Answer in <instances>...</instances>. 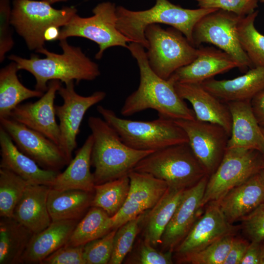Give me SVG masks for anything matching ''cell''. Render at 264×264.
I'll list each match as a JSON object with an SVG mask.
<instances>
[{
    "label": "cell",
    "mask_w": 264,
    "mask_h": 264,
    "mask_svg": "<svg viewBox=\"0 0 264 264\" xmlns=\"http://www.w3.org/2000/svg\"><path fill=\"white\" fill-rule=\"evenodd\" d=\"M127 49L137 62L140 80L137 88L125 99L121 109V115L129 116L153 109L159 117L173 120L196 119L193 109L179 96L174 84L159 77L151 68L144 47L131 42Z\"/></svg>",
    "instance_id": "1"
},
{
    "label": "cell",
    "mask_w": 264,
    "mask_h": 264,
    "mask_svg": "<svg viewBox=\"0 0 264 264\" xmlns=\"http://www.w3.org/2000/svg\"><path fill=\"white\" fill-rule=\"evenodd\" d=\"M59 41L62 54L44 47L37 53L44 55V58L35 55L30 59L15 55L8 57L17 64L19 70H26L34 77L36 90L44 93L51 80H59L65 84L71 81L79 84L81 81H93L100 75L98 65L87 56L80 47L71 45L66 39Z\"/></svg>",
    "instance_id": "2"
},
{
    "label": "cell",
    "mask_w": 264,
    "mask_h": 264,
    "mask_svg": "<svg viewBox=\"0 0 264 264\" xmlns=\"http://www.w3.org/2000/svg\"><path fill=\"white\" fill-rule=\"evenodd\" d=\"M218 10L184 8L168 0H156L152 7L141 11H132L118 6L116 10L117 27L131 42L139 44L145 49L148 47L145 29L152 24L170 25L180 31L192 44L193 32L196 24L205 16Z\"/></svg>",
    "instance_id": "3"
},
{
    "label": "cell",
    "mask_w": 264,
    "mask_h": 264,
    "mask_svg": "<svg viewBox=\"0 0 264 264\" xmlns=\"http://www.w3.org/2000/svg\"><path fill=\"white\" fill-rule=\"evenodd\" d=\"M88 124L93 137L91 162L95 184L128 176L139 161L154 152L130 148L102 118L90 116Z\"/></svg>",
    "instance_id": "4"
},
{
    "label": "cell",
    "mask_w": 264,
    "mask_h": 264,
    "mask_svg": "<svg viewBox=\"0 0 264 264\" xmlns=\"http://www.w3.org/2000/svg\"><path fill=\"white\" fill-rule=\"evenodd\" d=\"M98 112L131 148L156 151L166 147L188 143L184 130L174 120L159 117L151 121H138L118 117L112 110L99 105Z\"/></svg>",
    "instance_id": "5"
},
{
    "label": "cell",
    "mask_w": 264,
    "mask_h": 264,
    "mask_svg": "<svg viewBox=\"0 0 264 264\" xmlns=\"http://www.w3.org/2000/svg\"><path fill=\"white\" fill-rule=\"evenodd\" d=\"M133 170L150 174L177 190L192 187L207 175L188 143L154 151L139 161Z\"/></svg>",
    "instance_id": "6"
},
{
    "label": "cell",
    "mask_w": 264,
    "mask_h": 264,
    "mask_svg": "<svg viewBox=\"0 0 264 264\" xmlns=\"http://www.w3.org/2000/svg\"><path fill=\"white\" fill-rule=\"evenodd\" d=\"M77 11L74 6L55 9L42 0H13L11 23L28 49L37 52L44 47L47 29L52 26H65Z\"/></svg>",
    "instance_id": "7"
},
{
    "label": "cell",
    "mask_w": 264,
    "mask_h": 264,
    "mask_svg": "<svg viewBox=\"0 0 264 264\" xmlns=\"http://www.w3.org/2000/svg\"><path fill=\"white\" fill-rule=\"evenodd\" d=\"M145 35L148 42L146 55L149 65L164 79H168L197 56L198 48L174 27L164 29L158 24H150L145 29Z\"/></svg>",
    "instance_id": "8"
},
{
    "label": "cell",
    "mask_w": 264,
    "mask_h": 264,
    "mask_svg": "<svg viewBox=\"0 0 264 264\" xmlns=\"http://www.w3.org/2000/svg\"><path fill=\"white\" fill-rule=\"evenodd\" d=\"M116 6L114 3L106 1L97 4L92 10L93 15L81 17L76 14L60 30L59 40L71 37L89 39L98 45L95 55L100 59L105 51L113 46L128 48L130 40L117 27Z\"/></svg>",
    "instance_id": "9"
},
{
    "label": "cell",
    "mask_w": 264,
    "mask_h": 264,
    "mask_svg": "<svg viewBox=\"0 0 264 264\" xmlns=\"http://www.w3.org/2000/svg\"><path fill=\"white\" fill-rule=\"evenodd\" d=\"M262 169L260 152L253 150L226 149L218 167L208 178L201 207L219 200L230 190Z\"/></svg>",
    "instance_id": "10"
},
{
    "label": "cell",
    "mask_w": 264,
    "mask_h": 264,
    "mask_svg": "<svg viewBox=\"0 0 264 264\" xmlns=\"http://www.w3.org/2000/svg\"><path fill=\"white\" fill-rule=\"evenodd\" d=\"M234 13L218 10L201 19L193 32L194 46L202 43L213 44L235 60L244 70L252 65L240 43L238 25L241 18Z\"/></svg>",
    "instance_id": "11"
},
{
    "label": "cell",
    "mask_w": 264,
    "mask_h": 264,
    "mask_svg": "<svg viewBox=\"0 0 264 264\" xmlns=\"http://www.w3.org/2000/svg\"><path fill=\"white\" fill-rule=\"evenodd\" d=\"M57 93L63 100L61 105H55L56 115L59 121V146L69 163L77 146V137L85 113L90 108L103 100L106 93L96 91L87 96L79 95L75 90L74 81L62 85Z\"/></svg>",
    "instance_id": "12"
},
{
    "label": "cell",
    "mask_w": 264,
    "mask_h": 264,
    "mask_svg": "<svg viewBox=\"0 0 264 264\" xmlns=\"http://www.w3.org/2000/svg\"><path fill=\"white\" fill-rule=\"evenodd\" d=\"M174 121L184 130L194 155L207 175H211L222 159L229 134L220 125L196 119Z\"/></svg>",
    "instance_id": "13"
},
{
    "label": "cell",
    "mask_w": 264,
    "mask_h": 264,
    "mask_svg": "<svg viewBox=\"0 0 264 264\" xmlns=\"http://www.w3.org/2000/svg\"><path fill=\"white\" fill-rule=\"evenodd\" d=\"M0 126L18 149L42 168L60 171L68 165L59 146L43 134L10 117L0 119Z\"/></svg>",
    "instance_id": "14"
},
{
    "label": "cell",
    "mask_w": 264,
    "mask_h": 264,
    "mask_svg": "<svg viewBox=\"0 0 264 264\" xmlns=\"http://www.w3.org/2000/svg\"><path fill=\"white\" fill-rule=\"evenodd\" d=\"M128 176L130 186L127 199L111 217L113 229L152 209L169 188L166 182L147 173L132 170Z\"/></svg>",
    "instance_id": "15"
},
{
    "label": "cell",
    "mask_w": 264,
    "mask_h": 264,
    "mask_svg": "<svg viewBox=\"0 0 264 264\" xmlns=\"http://www.w3.org/2000/svg\"><path fill=\"white\" fill-rule=\"evenodd\" d=\"M61 86L59 80L49 81L47 90L39 100L20 104L9 117L43 134L59 146L60 129L55 117L54 101Z\"/></svg>",
    "instance_id": "16"
},
{
    "label": "cell",
    "mask_w": 264,
    "mask_h": 264,
    "mask_svg": "<svg viewBox=\"0 0 264 264\" xmlns=\"http://www.w3.org/2000/svg\"><path fill=\"white\" fill-rule=\"evenodd\" d=\"M209 176L184 190L181 198L162 237L164 251L173 252L184 239L200 215Z\"/></svg>",
    "instance_id": "17"
},
{
    "label": "cell",
    "mask_w": 264,
    "mask_h": 264,
    "mask_svg": "<svg viewBox=\"0 0 264 264\" xmlns=\"http://www.w3.org/2000/svg\"><path fill=\"white\" fill-rule=\"evenodd\" d=\"M235 228L226 219L216 201L209 203L175 251L177 258L199 251L217 240L232 235Z\"/></svg>",
    "instance_id": "18"
},
{
    "label": "cell",
    "mask_w": 264,
    "mask_h": 264,
    "mask_svg": "<svg viewBox=\"0 0 264 264\" xmlns=\"http://www.w3.org/2000/svg\"><path fill=\"white\" fill-rule=\"evenodd\" d=\"M239 67L237 62L223 51L212 47H201L191 63L176 70L168 79L173 84H201L216 75Z\"/></svg>",
    "instance_id": "19"
},
{
    "label": "cell",
    "mask_w": 264,
    "mask_h": 264,
    "mask_svg": "<svg viewBox=\"0 0 264 264\" xmlns=\"http://www.w3.org/2000/svg\"><path fill=\"white\" fill-rule=\"evenodd\" d=\"M232 126L227 149L253 150L264 154V135L252 110L250 100L226 103Z\"/></svg>",
    "instance_id": "20"
},
{
    "label": "cell",
    "mask_w": 264,
    "mask_h": 264,
    "mask_svg": "<svg viewBox=\"0 0 264 264\" xmlns=\"http://www.w3.org/2000/svg\"><path fill=\"white\" fill-rule=\"evenodd\" d=\"M174 86L179 96L192 106L196 119L220 125L230 135L232 119L227 105L201 84L176 83Z\"/></svg>",
    "instance_id": "21"
},
{
    "label": "cell",
    "mask_w": 264,
    "mask_h": 264,
    "mask_svg": "<svg viewBox=\"0 0 264 264\" xmlns=\"http://www.w3.org/2000/svg\"><path fill=\"white\" fill-rule=\"evenodd\" d=\"M0 168L10 170L28 183L51 186L60 171L44 169L20 151L0 126Z\"/></svg>",
    "instance_id": "22"
},
{
    "label": "cell",
    "mask_w": 264,
    "mask_h": 264,
    "mask_svg": "<svg viewBox=\"0 0 264 264\" xmlns=\"http://www.w3.org/2000/svg\"><path fill=\"white\" fill-rule=\"evenodd\" d=\"M230 223L242 219L264 202V181L258 173L216 201Z\"/></svg>",
    "instance_id": "23"
},
{
    "label": "cell",
    "mask_w": 264,
    "mask_h": 264,
    "mask_svg": "<svg viewBox=\"0 0 264 264\" xmlns=\"http://www.w3.org/2000/svg\"><path fill=\"white\" fill-rule=\"evenodd\" d=\"M50 186L28 183L16 205L13 217L15 220L37 234L51 223L47 207Z\"/></svg>",
    "instance_id": "24"
},
{
    "label": "cell",
    "mask_w": 264,
    "mask_h": 264,
    "mask_svg": "<svg viewBox=\"0 0 264 264\" xmlns=\"http://www.w3.org/2000/svg\"><path fill=\"white\" fill-rule=\"evenodd\" d=\"M202 86L222 102L251 100L264 88V67H254L244 74L229 80L211 78Z\"/></svg>",
    "instance_id": "25"
},
{
    "label": "cell",
    "mask_w": 264,
    "mask_h": 264,
    "mask_svg": "<svg viewBox=\"0 0 264 264\" xmlns=\"http://www.w3.org/2000/svg\"><path fill=\"white\" fill-rule=\"evenodd\" d=\"M79 220L51 221L33 236L22 259V264H41L51 254L66 244Z\"/></svg>",
    "instance_id": "26"
},
{
    "label": "cell",
    "mask_w": 264,
    "mask_h": 264,
    "mask_svg": "<svg viewBox=\"0 0 264 264\" xmlns=\"http://www.w3.org/2000/svg\"><path fill=\"white\" fill-rule=\"evenodd\" d=\"M92 145L93 137L90 134L77 151L66 170L57 175L50 186L51 188L94 192L95 184L93 174L90 171Z\"/></svg>",
    "instance_id": "27"
},
{
    "label": "cell",
    "mask_w": 264,
    "mask_h": 264,
    "mask_svg": "<svg viewBox=\"0 0 264 264\" xmlns=\"http://www.w3.org/2000/svg\"><path fill=\"white\" fill-rule=\"evenodd\" d=\"M185 190L168 188L158 202L145 213L144 237L154 246L161 243L163 234L171 220Z\"/></svg>",
    "instance_id": "28"
},
{
    "label": "cell",
    "mask_w": 264,
    "mask_h": 264,
    "mask_svg": "<svg viewBox=\"0 0 264 264\" xmlns=\"http://www.w3.org/2000/svg\"><path fill=\"white\" fill-rule=\"evenodd\" d=\"M94 194L80 190L50 188L47 207L52 221L80 220L91 206Z\"/></svg>",
    "instance_id": "29"
},
{
    "label": "cell",
    "mask_w": 264,
    "mask_h": 264,
    "mask_svg": "<svg viewBox=\"0 0 264 264\" xmlns=\"http://www.w3.org/2000/svg\"><path fill=\"white\" fill-rule=\"evenodd\" d=\"M34 234L13 218L0 217V264H22Z\"/></svg>",
    "instance_id": "30"
},
{
    "label": "cell",
    "mask_w": 264,
    "mask_h": 264,
    "mask_svg": "<svg viewBox=\"0 0 264 264\" xmlns=\"http://www.w3.org/2000/svg\"><path fill=\"white\" fill-rule=\"evenodd\" d=\"M18 70L13 61L0 70V119L9 117L12 111L22 101L41 97L44 94L23 86L18 78Z\"/></svg>",
    "instance_id": "31"
},
{
    "label": "cell",
    "mask_w": 264,
    "mask_h": 264,
    "mask_svg": "<svg viewBox=\"0 0 264 264\" xmlns=\"http://www.w3.org/2000/svg\"><path fill=\"white\" fill-rule=\"evenodd\" d=\"M113 229L111 217L102 209L94 206L78 222L67 244L85 245L100 238Z\"/></svg>",
    "instance_id": "32"
},
{
    "label": "cell",
    "mask_w": 264,
    "mask_h": 264,
    "mask_svg": "<svg viewBox=\"0 0 264 264\" xmlns=\"http://www.w3.org/2000/svg\"><path fill=\"white\" fill-rule=\"evenodd\" d=\"M130 186L128 176L95 184L91 206L100 208L113 217L122 207Z\"/></svg>",
    "instance_id": "33"
},
{
    "label": "cell",
    "mask_w": 264,
    "mask_h": 264,
    "mask_svg": "<svg viewBox=\"0 0 264 264\" xmlns=\"http://www.w3.org/2000/svg\"><path fill=\"white\" fill-rule=\"evenodd\" d=\"M258 12L242 17L238 34L241 45L254 67H264V35L256 28L254 22Z\"/></svg>",
    "instance_id": "34"
},
{
    "label": "cell",
    "mask_w": 264,
    "mask_h": 264,
    "mask_svg": "<svg viewBox=\"0 0 264 264\" xmlns=\"http://www.w3.org/2000/svg\"><path fill=\"white\" fill-rule=\"evenodd\" d=\"M28 182L7 169L0 168V216L12 218L15 208Z\"/></svg>",
    "instance_id": "35"
},
{
    "label": "cell",
    "mask_w": 264,
    "mask_h": 264,
    "mask_svg": "<svg viewBox=\"0 0 264 264\" xmlns=\"http://www.w3.org/2000/svg\"><path fill=\"white\" fill-rule=\"evenodd\" d=\"M145 213L127 221L117 229L109 264H121L131 251L135 238L139 232L140 225Z\"/></svg>",
    "instance_id": "36"
},
{
    "label": "cell",
    "mask_w": 264,
    "mask_h": 264,
    "mask_svg": "<svg viewBox=\"0 0 264 264\" xmlns=\"http://www.w3.org/2000/svg\"><path fill=\"white\" fill-rule=\"evenodd\" d=\"M234 237L225 236L197 252L177 258L181 263L223 264L231 247Z\"/></svg>",
    "instance_id": "37"
},
{
    "label": "cell",
    "mask_w": 264,
    "mask_h": 264,
    "mask_svg": "<svg viewBox=\"0 0 264 264\" xmlns=\"http://www.w3.org/2000/svg\"><path fill=\"white\" fill-rule=\"evenodd\" d=\"M116 230L112 229L104 236L84 245V254L86 264H109Z\"/></svg>",
    "instance_id": "38"
},
{
    "label": "cell",
    "mask_w": 264,
    "mask_h": 264,
    "mask_svg": "<svg viewBox=\"0 0 264 264\" xmlns=\"http://www.w3.org/2000/svg\"><path fill=\"white\" fill-rule=\"evenodd\" d=\"M199 8H214L244 17L253 12L258 0H195Z\"/></svg>",
    "instance_id": "39"
},
{
    "label": "cell",
    "mask_w": 264,
    "mask_h": 264,
    "mask_svg": "<svg viewBox=\"0 0 264 264\" xmlns=\"http://www.w3.org/2000/svg\"><path fill=\"white\" fill-rule=\"evenodd\" d=\"M172 252L158 251L144 238L139 242L136 252L130 262L135 264H172L173 263Z\"/></svg>",
    "instance_id": "40"
},
{
    "label": "cell",
    "mask_w": 264,
    "mask_h": 264,
    "mask_svg": "<svg viewBox=\"0 0 264 264\" xmlns=\"http://www.w3.org/2000/svg\"><path fill=\"white\" fill-rule=\"evenodd\" d=\"M12 8L10 0H0V62L14 45L11 30Z\"/></svg>",
    "instance_id": "41"
},
{
    "label": "cell",
    "mask_w": 264,
    "mask_h": 264,
    "mask_svg": "<svg viewBox=\"0 0 264 264\" xmlns=\"http://www.w3.org/2000/svg\"><path fill=\"white\" fill-rule=\"evenodd\" d=\"M84 245L66 244L45 258L41 264H86Z\"/></svg>",
    "instance_id": "42"
},
{
    "label": "cell",
    "mask_w": 264,
    "mask_h": 264,
    "mask_svg": "<svg viewBox=\"0 0 264 264\" xmlns=\"http://www.w3.org/2000/svg\"><path fill=\"white\" fill-rule=\"evenodd\" d=\"M242 219L243 230L251 242L264 241V202Z\"/></svg>",
    "instance_id": "43"
},
{
    "label": "cell",
    "mask_w": 264,
    "mask_h": 264,
    "mask_svg": "<svg viewBox=\"0 0 264 264\" xmlns=\"http://www.w3.org/2000/svg\"><path fill=\"white\" fill-rule=\"evenodd\" d=\"M249 244L242 239L234 238L223 264H241Z\"/></svg>",
    "instance_id": "44"
},
{
    "label": "cell",
    "mask_w": 264,
    "mask_h": 264,
    "mask_svg": "<svg viewBox=\"0 0 264 264\" xmlns=\"http://www.w3.org/2000/svg\"><path fill=\"white\" fill-rule=\"evenodd\" d=\"M250 103L259 125L264 128V88L252 98Z\"/></svg>",
    "instance_id": "45"
},
{
    "label": "cell",
    "mask_w": 264,
    "mask_h": 264,
    "mask_svg": "<svg viewBox=\"0 0 264 264\" xmlns=\"http://www.w3.org/2000/svg\"><path fill=\"white\" fill-rule=\"evenodd\" d=\"M260 243L251 242L249 244L241 264H260Z\"/></svg>",
    "instance_id": "46"
},
{
    "label": "cell",
    "mask_w": 264,
    "mask_h": 264,
    "mask_svg": "<svg viewBox=\"0 0 264 264\" xmlns=\"http://www.w3.org/2000/svg\"><path fill=\"white\" fill-rule=\"evenodd\" d=\"M59 28L56 26L49 27L44 34V39L46 41H53L58 39L60 34Z\"/></svg>",
    "instance_id": "47"
},
{
    "label": "cell",
    "mask_w": 264,
    "mask_h": 264,
    "mask_svg": "<svg viewBox=\"0 0 264 264\" xmlns=\"http://www.w3.org/2000/svg\"><path fill=\"white\" fill-rule=\"evenodd\" d=\"M260 264H264V241L260 243Z\"/></svg>",
    "instance_id": "48"
},
{
    "label": "cell",
    "mask_w": 264,
    "mask_h": 264,
    "mask_svg": "<svg viewBox=\"0 0 264 264\" xmlns=\"http://www.w3.org/2000/svg\"><path fill=\"white\" fill-rule=\"evenodd\" d=\"M42 0L46 1L48 3H50V4H52L56 2H60V1H65L67 0Z\"/></svg>",
    "instance_id": "49"
},
{
    "label": "cell",
    "mask_w": 264,
    "mask_h": 264,
    "mask_svg": "<svg viewBox=\"0 0 264 264\" xmlns=\"http://www.w3.org/2000/svg\"><path fill=\"white\" fill-rule=\"evenodd\" d=\"M262 131L263 132V134L264 135V128H262ZM262 169L264 170V154H262Z\"/></svg>",
    "instance_id": "50"
},
{
    "label": "cell",
    "mask_w": 264,
    "mask_h": 264,
    "mask_svg": "<svg viewBox=\"0 0 264 264\" xmlns=\"http://www.w3.org/2000/svg\"><path fill=\"white\" fill-rule=\"evenodd\" d=\"M260 175H261L264 181V170L262 169L260 172Z\"/></svg>",
    "instance_id": "51"
},
{
    "label": "cell",
    "mask_w": 264,
    "mask_h": 264,
    "mask_svg": "<svg viewBox=\"0 0 264 264\" xmlns=\"http://www.w3.org/2000/svg\"><path fill=\"white\" fill-rule=\"evenodd\" d=\"M258 1H260L262 2H264V0H258Z\"/></svg>",
    "instance_id": "52"
},
{
    "label": "cell",
    "mask_w": 264,
    "mask_h": 264,
    "mask_svg": "<svg viewBox=\"0 0 264 264\" xmlns=\"http://www.w3.org/2000/svg\"></svg>",
    "instance_id": "53"
}]
</instances>
